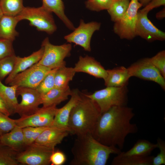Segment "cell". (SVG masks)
Returning a JSON list of instances; mask_svg holds the SVG:
<instances>
[{
	"instance_id": "cell-1",
	"label": "cell",
	"mask_w": 165,
	"mask_h": 165,
	"mask_svg": "<svg viewBox=\"0 0 165 165\" xmlns=\"http://www.w3.org/2000/svg\"><path fill=\"white\" fill-rule=\"evenodd\" d=\"M134 116L127 105L113 107L101 114L91 134L102 144L122 150L127 136L138 132L137 125L131 122Z\"/></svg>"
},
{
	"instance_id": "cell-2",
	"label": "cell",
	"mask_w": 165,
	"mask_h": 165,
	"mask_svg": "<svg viewBox=\"0 0 165 165\" xmlns=\"http://www.w3.org/2000/svg\"><path fill=\"white\" fill-rule=\"evenodd\" d=\"M73 158L71 165H105L112 154L122 151L114 146L103 145L91 134L77 136L71 149Z\"/></svg>"
},
{
	"instance_id": "cell-3",
	"label": "cell",
	"mask_w": 165,
	"mask_h": 165,
	"mask_svg": "<svg viewBox=\"0 0 165 165\" xmlns=\"http://www.w3.org/2000/svg\"><path fill=\"white\" fill-rule=\"evenodd\" d=\"M101 114L96 103L81 93L80 99L69 117L68 128L70 133L77 136L92 134Z\"/></svg>"
},
{
	"instance_id": "cell-4",
	"label": "cell",
	"mask_w": 165,
	"mask_h": 165,
	"mask_svg": "<svg viewBox=\"0 0 165 165\" xmlns=\"http://www.w3.org/2000/svg\"><path fill=\"white\" fill-rule=\"evenodd\" d=\"M128 92L127 86H106L92 94H84L96 103L102 113L114 106H127Z\"/></svg>"
},
{
	"instance_id": "cell-5",
	"label": "cell",
	"mask_w": 165,
	"mask_h": 165,
	"mask_svg": "<svg viewBox=\"0 0 165 165\" xmlns=\"http://www.w3.org/2000/svg\"><path fill=\"white\" fill-rule=\"evenodd\" d=\"M52 13L42 6L38 7H24L16 16L20 21L27 20L30 25L38 31L50 35L57 29Z\"/></svg>"
},
{
	"instance_id": "cell-6",
	"label": "cell",
	"mask_w": 165,
	"mask_h": 165,
	"mask_svg": "<svg viewBox=\"0 0 165 165\" xmlns=\"http://www.w3.org/2000/svg\"><path fill=\"white\" fill-rule=\"evenodd\" d=\"M41 46L44 47L39 64L51 69L65 66L64 59L70 55L72 46L70 43L55 45L50 42L48 38L43 40Z\"/></svg>"
},
{
	"instance_id": "cell-7",
	"label": "cell",
	"mask_w": 165,
	"mask_h": 165,
	"mask_svg": "<svg viewBox=\"0 0 165 165\" xmlns=\"http://www.w3.org/2000/svg\"><path fill=\"white\" fill-rule=\"evenodd\" d=\"M142 6L138 0H130L126 13L120 20L114 22V32L120 38L132 40L136 36L138 13Z\"/></svg>"
},
{
	"instance_id": "cell-8",
	"label": "cell",
	"mask_w": 165,
	"mask_h": 165,
	"mask_svg": "<svg viewBox=\"0 0 165 165\" xmlns=\"http://www.w3.org/2000/svg\"><path fill=\"white\" fill-rule=\"evenodd\" d=\"M55 149L33 143L18 152L16 159L19 164L28 165H49L50 156Z\"/></svg>"
},
{
	"instance_id": "cell-9",
	"label": "cell",
	"mask_w": 165,
	"mask_h": 165,
	"mask_svg": "<svg viewBox=\"0 0 165 165\" xmlns=\"http://www.w3.org/2000/svg\"><path fill=\"white\" fill-rule=\"evenodd\" d=\"M130 76L154 82L165 89V78L152 64L150 58H142L127 68Z\"/></svg>"
},
{
	"instance_id": "cell-10",
	"label": "cell",
	"mask_w": 165,
	"mask_h": 165,
	"mask_svg": "<svg viewBox=\"0 0 165 165\" xmlns=\"http://www.w3.org/2000/svg\"><path fill=\"white\" fill-rule=\"evenodd\" d=\"M58 109L56 105L42 106L31 115L21 116L15 119L16 125L22 128L27 127L52 126Z\"/></svg>"
},
{
	"instance_id": "cell-11",
	"label": "cell",
	"mask_w": 165,
	"mask_h": 165,
	"mask_svg": "<svg viewBox=\"0 0 165 165\" xmlns=\"http://www.w3.org/2000/svg\"><path fill=\"white\" fill-rule=\"evenodd\" d=\"M52 69L37 63L16 75L9 85L36 89Z\"/></svg>"
},
{
	"instance_id": "cell-12",
	"label": "cell",
	"mask_w": 165,
	"mask_h": 165,
	"mask_svg": "<svg viewBox=\"0 0 165 165\" xmlns=\"http://www.w3.org/2000/svg\"><path fill=\"white\" fill-rule=\"evenodd\" d=\"M101 24L96 21L85 23L81 20L79 26L72 32L65 35L64 38L69 43L79 46L87 51L91 50L90 41L94 33L100 30Z\"/></svg>"
},
{
	"instance_id": "cell-13",
	"label": "cell",
	"mask_w": 165,
	"mask_h": 165,
	"mask_svg": "<svg viewBox=\"0 0 165 165\" xmlns=\"http://www.w3.org/2000/svg\"><path fill=\"white\" fill-rule=\"evenodd\" d=\"M16 95L17 96H21V101L18 103L15 113L18 114L20 117L34 113L41 104V94L36 89L18 87Z\"/></svg>"
},
{
	"instance_id": "cell-14",
	"label": "cell",
	"mask_w": 165,
	"mask_h": 165,
	"mask_svg": "<svg viewBox=\"0 0 165 165\" xmlns=\"http://www.w3.org/2000/svg\"><path fill=\"white\" fill-rule=\"evenodd\" d=\"M148 13L138 10L135 28L136 36L148 42L165 40V33L156 28L147 16Z\"/></svg>"
},
{
	"instance_id": "cell-15",
	"label": "cell",
	"mask_w": 165,
	"mask_h": 165,
	"mask_svg": "<svg viewBox=\"0 0 165 165\" xmlns=\"http://www.w3.org/2000/svg\"><path fill=\"white\" fill-rule=\"evenodd\" d=\"M70 134L69 129L52 126L45 129L34 143L55 149L63 139Z\"/></svg>"
},
{
	"instance_id": "cell-16",
	"label": "cell",
	"mask_w": 165,
	"mask_h": 165,
	"mask_svg": "<svg viewBox=\"0 0 165 165\" xmlns=\"http://www.w3.org/2000/svg\"><path fill=\"white\" fill-rule=\"evenodd\" d=\"M74 68L76 73H85L104 80L107 75V70L100 63L94 58L88 56L84 57L80 56Z\"/></svg>"
},
{
	"instance_id": "cell-17",
	"label": "cell",
	"mask_w": 165,
	"mask_h": 165,
	"mask_svg": "<svg viewBox=\"0 0 165 165\" xmlns=\"http://www.w3.org/2000/svg\"><path fill=\"white\" fill-rule=\"evenodd\" d=\"M68 102L63 107L58 109L52 126L68 129V122L71 112L80 99L81 93L76 89L72 90Z\"/></svg>"
},
{
	"instance_id": "cell-18",
	"label": "cell",
	"mask_w": 165,
	"mask_h": 165,
	"mask_svg": "<svg viewBox=\"0 0 165 165\" xmlns=\"http://www.w3.org/2000/svg\"><path fill=\"white\" fill-rule=\"evenodd\" d=\"M44 50V47L41 46L38 50L34 52L29 56L23 57L16 56L13 69L6 79L5 83L9 84L18 74L38 63L42 57Z\"/></svg>"
},
{
	"instance_id": "cell-19",
	"label": "cell",
	"mask_w": 165,
	"mask_h": 165,
	"mask_svg": "<svg viewBox=\"0 0 165 165\" xmlns=\"http://www.w3.org/2000/svg\"><path fill=\"white\" fill-rule=\"evenodd\" d=\"M0 142L15 151H21L25 147L22 128L16 125L11 131L0 136Z\"/></svg>"
},
{
	"instance_id": "cell-20",
	"label": "cell",
	"mask_w": 165,
	"mask_h": 165,
	"mask_svg": "<svg viewBox=\"0 0 165 165\" xmlns=\"http://www.w3.org/2000/svg\"><path fill=\"white\" fill-rule=\"evenodd\" d=\"M107 75L104 80L106 86H127L131 77L127 68L123 66L106 70Z\"/></svg>"
},
{
	"instance_id": "cell-21",
	"label": "cell",
	"mask_w": 165,
	"mask_h": 165,
	"mask_svg": "<svg viewBox=\"0 0 165 165\" xmlns=\"http://www.w3.org/2000/svg\"><path fill=\"white\" fill-rule=\"evenodd\" d=\"M72 92L69 86L63 88L54 87L46 93L41 94V104L43 107L57 106L67 100Z\"/></svg>"
},
{
	"instance_id": "cell-22",
	"label": "cell",
	"mask_w": 165,
	"mask_h": 165,
	"mask_svg": "<svg viewBox=\"0 0 165 165\" xmlns=\"http://www.w3.org/2000/svg\"><path fill=\"white\" fill-rule=\"evenodd\" d=\"M19 21L16 16L4 15L0 20V38L13 41L18 35L15 28Z\"/></svg>"
},
{
	"instance_id": "cell-23",
	"label": "cell",
	"mask_w": 165,
	"mask_h": 165,
	"mask_svg": "<svg viewBox=\"0 0 165 165\" xmlns=\"http://www.w3.org/2000/svg\"><path fill=\"white\" fill-rule=\"evenodd\" d=\"M157 148V143H153L145 139H139L129 150L121 151L118 154L122 156H149L153 150Z\"/></svg>"
},
{
	"instance_id": "cell-24",
	"label": "cell",
	"mask_w": 165,
	"mask_h": 165,
	"mask_svg": "<svg viewBox=\"0 0 165 165\" xmlns=\"http://www.w3.org/2000/svg\"><path fill=\"white\" fill-rule=\"evenodd\" d=\"M42 6L51 12L54 13L70 30L75 28L72 22L65 14L64 6L62 0H42Z\"/></svg>"
},
{
	"instance_id": "cell-25",
	"label": "cell",
	"mask_w": 165,
	"mask_h": 165,
	"mask_svg": "<svg viewBox=\"0 0 165 165\" xmlns=\"http://www.w3.org/2000/svg\"><path fill=\"white\" fill-rule=\"evenodd\" d=\"M153 156H122L116 155L113 159L112 165H152Z\"/></svg>"
},
{
	"instance_id": "cell-26",
	"label": "cell",
	"mask_w": 165,
	"mask_h": 165,
	"mask_svg": "<svg viewBox=\"0 0 165 165\" xmlns=\"http://www.w3.org/2000/svg\"><path fill=\"white\" fill-rule=\"evenodd\" d=\"M17 86H7L0 80V95L8 105L12 114L15 113L18 104L16 95Z\"/></svg>"
},
{
	"instance_id": "cell-27",
	"label": "cell",
	"mask_w": 165,
	"mask_h": 165,
	"mask_svg": "<svg viewBox=\"0 0 165 165\" xmlns=\"http://www.w3.org/2000/svg\"><path fill=\"white\" fill-rule=\"evenodd\" d=\"M76 73L74 68L64 66L58 68L55 74L54 87L63 88L69 86Z\"/></svg>"
},
{
	"instance_id": "cell-28",
	"label": "cell",
	"mask_w": 165,
	"mask_h": 165,
	"mask_svg": "<svg viewBox=\"0 0 165 165\" xmlns=\"http://www.w3.org/2000/svg\"><path fill=\"white\" fill-rule=\"evenodd\" d=\"M130 0H113L107 10L111 20L115 22L120 20L126 13Z\"/></svg>"
},
{
	"instance_id": "cell-29",
	"label": "cell",
	"mask_w": 165,
	"mask_h": 165,
	"mask_svg": "<svg viewBox=\"0 0 165 165\" xmlns=\"http://www.w3.org/2000/svg\"><path fill=\"white\" fill-rule=\"evenodd\" d=\"M23 2V0H0V6L4 15L15 16L24 8Z\"/></svg>"
},
{
	"instance_id": "cell-30",
	"label": "cell",
	"mask_w": 165,
	"mask_h": 165,
	"mask_svg": "<svg viewBox=\"0 0 165 165\" xmlns=\"http://www.w3.org/2000/svg\"><path fill=\"white\" fill-rule=\"evenodd\" d=\"M18 152L2 145L0 142V165H18L16 159Z\"/></svg>"
},
{
	"instance_id": "cell-31",
	"label": "cell",
	"mask_w": 165,
	"mask_h": 165,
	"mask_svg": "<svg viewBox=\"0 0 165 165\" xmlns=\"http://www.w3.org/2000/svg\"><path fill=\"white\" fill-rule=\"evenodd\" d=\"M47 127H27L22 128L25 147L34 143L41 133Z\"/></svg>"
},
{
	"instance_id": "cell-32",
	"label": "cell",
	"mask_w": 165,
	"mask_h": 165,
	"mask_svg": "<svg viewBox=\"0 0 165 165\" xmlns=\"http://www.w3.org/2000/svg\"><path fill=\"white\" fill-rule=\"evenodd\" d=\"M16 56L15 55L0 59V80L2 81L12 72Z\"/></svg>"
},
{
	"instance_id": "cell-33",
	"label": "cell",
	"mask_w": 165,
	"mask_h": 165,
	"mask_svg": "<svg viewBox=\"0 0 165 165\" xmlns=\"http://www.w3.org/2000/svg\"><path fill=\"white\" fill-rule=\"evenodd\" d=\"M58 68L52 69L36 89L41 94L46 93L54 87L55 75Z\"/></svg>"
},
{
	"instance_id": "cell-34",
	"label": "cell",
	"mask_w": 165,
	"mask_h": 165,
	"mask_svg": "<svg viewBox=\"0 0 165 165\" xmlns=\"http://www.w3.org/2000/svg\"><path fill=\"white\" fill-rule=\"evenodd\" d=\"M113 0H89L86 2V7L90 10L100 11L108 10Z\"/></svg>"
},
{
	"instance_id": "cell-35",
	"label": "cell",
	"mask_w": 165,
	"mask_h": 165,
	"mask_svg": "<svg viewBox=\"0 0 165 165\" xmlns=\"http://www.w3.org/2000/svg\"><path fill=\"white\" fill-rule=\"evenodd\" d=\"M16 126L15 119L0 112V136L11 131Z\"/></svg>"
},
{
	"instance_id": "cell-36",
	"label": "cell",
	"mask_w": 165,
	"mask_h": 165,
	"mask_svg": "<svg viewBox=\"0 0 165 165\" xmlns=\"http://www.w3.org/2000/svg\"><path fill=\"white\" fill-rule=\"evenodd\" d=\"M150 59L165 78V51H160L154 56L150 58Z\"/></svg>"
},
{
	"instance_id": "cell-37",
	"label": "cell",
	"mask_w": 165,
	"mask_h": 165,
	"mask_svg": "<svg viewBox=\"0 0 165 165\" xmlns=\"http://www.w3.org/2000/svg\"><path fill=\"white\" fill-rule=\"evenodd\" d=\"M158 148L160 152L156 156H154L152 165H165V142L160 138L157 140Z\"/></svg>"
},
{
	"instance_id": "cell-38",
	"label": "cell",
	"mask_w": 165,
	"mask_h": 165,
	"mask_svg": "<svg viewBox=\"0 0 165 165\" xmlns=\"http://www.w3.org/2000/svg\"><path fill=\"white\" fill-rule=\"evenodd\" d=\"M13 41L0 38V59L15 55L13 46Z\"/></svg>"
},
{
	"instance_id": "cell-39",
	"label": "cell",
	"mask_w": 165,
	"mask_h": 165,
	"mask_svg": "<svg viewBox=\"0 0 165 165\" xmlns=\"http://www.w3.org/2000/svg\"><path fill=\"white\" fill-rule=\"evenodd\" d=\"M66 157L62 151L55 150L53 152L50 158V164L52 165H62L66 162Z\"/></svg>"
},
{
	"instance_id": "cell-40",
	"label": "cell",
	"mask_w": 165,
	"mask_h": 165,
	"mask_svg": "<svg viewBox=\"0 0 165 165\" xmlns=\"http://www.w3.org/2000/svg\"><path fill=\"white\" fill-rule=\"evenodd\" d=\"M165 6V0H151L144 8L139 11L147 13L154 8Z\"/></svg>"
},
{
	"instance_id": "cell-41",
	"label": "cell",
	"mask_w": 165,
	"mask_h": 165,
	"mask_svg": "<svg viewBox=\"0 0 165 165\" xmlns=\"http://www.w3.org/2000/svg\"><path fill=\"white\" fill-rule=\"evenodd\" d=\"M0 112L8 116L12 114L8 105L0 95Z\"/></svg>"
},
{
	"instance_id": "cell-42",
	"label": "cell",
	"mask_w": 165,
	"mask_h": 165,
	"mask_svg": "<svg viewBox=\"0 0 165 165\" xmlns=\"http://www.w3.org/2000/svg\"><path fill=\"white\" fill-rule=\"evenodd\" d=\"M156 18L158 20H161L165 17V8L157 13L156 15Z\"/></svg>"
},
{
	"instance_id": "cell-43",
	"label": "cell",
	"mask_w": 165,
	"mask_h": 165,
	"mask_svg": "<svg viewBox=\"0 0 165 165\" xmlns=\"http://www.w3.org/2000/svg\"><path fill=\"white\" fill-rule=\"evenodd\" d=\"M139 2L141 4L142 6H145L151 0H138Z\"/></svg>"
},
{
	"instance_id": "cell-44",
	"label": "cell",
	"mask_w": 165,
	"mask_h": 165,
	"mask_svg": "<svg viewBox=\"0 0 165 165\" xmlns=\"http://www.w3.org/2000/svg\"><path fill=\"white\" fill-rule=\"evenodd\" d=\"M3 15V11L0 6V20Z\"/></svg>"
},
{
	"instance_id": "cell-45",
	"label": "cell",
	"mask_w": 165,
	"mask_h": 165,
	"mask_svg": "<svg viewBox=\"0 0 165 165\" xmlns=\"http://www.w3.org/2000/svg\"></svg>"
}]
</instances>
